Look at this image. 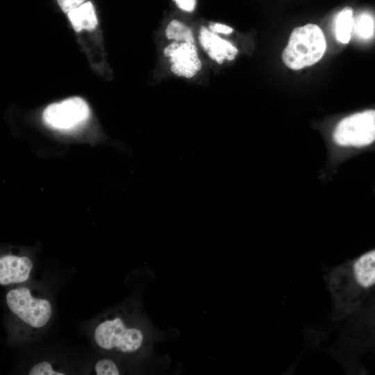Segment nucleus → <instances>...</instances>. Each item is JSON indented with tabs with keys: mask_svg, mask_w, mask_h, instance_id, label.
Segmentation results:
<instances>
[{
	"mask_svg": "<svg viewBox=\"0 0 375 375\" xmlns=\"http://www.w3.org/2000/svg\"><path fill=\"white\" fill-rule=\"evenodd\" d=\"M326 49L325 36L316 24H308L293 29L282 60L289 68L298 70L317 62Z\"/></svg>",
	"mask_w": 375,
	"mask_h": 375,
	"instance_id": "1",
	"label": "nucleus"
},
{
	"mask_svg": "<svg viewBox=\"0 0 375 375\" xmlns=\"http://www.w3.org/2000/svg\"><path fill=\"white\" fill-rule=\"evenodd\" d=\"M94 340L101 349L122 353L138 350L144 340L142 331L126 325L119 316L102 319L94 331Z\"/></svg>",
	"mask_w": 375,
	"mask_h": 375,
	"instance_id": "2",
	"label": "nucleus"
},
{
	"mask_svg": "<svg viewBox=\"0 0 375 375\" xmlns=\"http://www.w3.org/2000/svg\"><path fill=\"white\" fill-rule=\"evenodd\" d=\"M335 142L342 147H362L375 141V110H367L343 118L333 131Z\"/></svg>",
	"mask_w": 375,
	"mask_h": 375,
	"instance_id": "3",
	"label": "nucleus"
},
{
	"mask_svg": "<svg viewBox=\"0 0 375 375\" xmlns=\"http://www.w3.org/2000/svg\"><path fill=\"white\" fill-rule=\"evenodd\" d=\"M6 303L12 313L33 328L44 326L51 317L52 308L49 301L33 297L26 288L8 291Z\"/></svg>",
	"mask_w": 375,
	"mask_h": 375,
	"instance_id": "4",
	"label": "nucleus"
},
{
	"mask_svg": "<svg viewBox=\"0 0 375 375\" xmlns=\"http://www.w3.org/2000/svg\"><path fill=\"white\" fill-rule=\"evenodd\" d=\"M90 111L87 102L74 97L49 105L43 111L42 118L49 126L58 130H70L85 122Z\"/></svg>",
	"mask_w": 375,
	"mask_h": 375,
	"instance_id": "5",
	"label": "nucleus"
},
{
	"mask_svg": "<svg viewBox=\"0 0 375 375\" xmlns=\"http://www.w3.org/2000/svg\"><path fill=\"white\" fill-rule=\"evenodd\" d=\"M163 53L169 60L171 71L178 76L190 78L201 69L194 44L174 41L164 49Z\"/></svg>",
	"mask_w": 375,
	"mask_h": 375,
	"instance_id": "6",
	"label": "nucleus"
},
{
	"mask_svg": "<svg viewBox=\"0 0 375 375\" xmlns=\"http://www.w3.org/2000/svg\"><path fill=\"white\" fill-rule=\"evenodd\" d=\"M199 40L207 55L219 64H222L224 60H233L238 53L231 42L205 26L200 28Z\"/></svg>",
	"mask_w": 375,
	"mask_h": 375,
	"instance_id": "7",
	"label": "nucleus"
},
{
	"mask_svg": "<svg viewBox=\"0 0 375 375\" xmlns=\"http://www.w3.org/2000/svg\"><path fill=\"white\" fill-rule=\"evenodd\" d=\"M32 267L33 262L26 256H1L0 284L6 285L26 281L29 278Z\"/></svg>",
	"mask_w": 375,
	"mask_h": 375,
	"instance_id": "8",
	"label": "nucleus"
},
{
	"mask_svg": "<svg viewBox=\"0 0 375 375\" xmlns=\"http://www.w3.org/2000/svg\"><path fill=\"white\" fill-rule=\"evenodd\" d=\"M67 14L74 30L76 32L83 30L92 31L98 24L95 10L91 1L83 3Z\"/></svg>",
	"mask_w": 375,
	"mask_h": 375,
	"instance_id": "9",
	"label": "nucleus"
},
{
	"mask_svg": "<svg viewBox=\"0 0 375 375\" xmlns=\"http://www.w3.org/2000/svg\"><path fill=\"white\" fill-rule=\"evenodd\" d=\"M353 24V11L351 8L347 7L338 13L335 20V37L338 41L342 44H347L349 42Z\"/></svg>",
	"mask_w": 375,
	"mask_h": 375,
	"instance_id": "10",
	"label": "nucleus"
},
{
	"mask_svg": "<svg viewBox=\"0 0 375 375\" xmlns=\"http://www.w3.org/2000/svg\"><path fill=\"white\" fill-rule=\"evenodd\" d=\"M165 35L168 40L174 42L194 44L192 30L184 23L177 19H174L169 22L165 29Z\"/></svg>",
	"mask_w": 375,
	"mask_h": 375,
	"instance_id": "11",
	"label": "nucleus"
},
{
	"mask_svg": "<svg viewBox=\"0 0 375 375\" xmlns=\"http://www.w3.org/2000/svg\"><path fill=\"white\" fill-rule=\"evenodd\" d=\"M353 28L356 33L362 39L372 38L374 32V21L372 16L368 13H362L354 21Z\"/></svg>",
	"mask_w": 375,
	"mask_h": 375,
	"instance_id": "12",
	"label": "nucleus"
},
{
	"mask_svg": "<svg viewBox=\"0 0 375 375\" xmlns=\"http://www.w3.org/2000/svg\"><path fill=\"white\" fill-rule=\"evenodd\" d=\"M94 370L97 375H118L119 371L115 363L110 359L99 360L94 366Z\"/></svg>",
	"mask_w": 375,
	"mask_h": 375,
	"instance_id": "13",
	"label": "nucleus"
},
{
	"mask_svg": "<svg viewBox=\"0 0 375 375\" xmlns=\"http://www.w3.org/2000/svg\"><path fill=\"white\" fill-rule=\"evenodd\" d=\"M30 375H64L65 373L54 370L50 362H40L35 365L29 371Z\"/></svg>",
	"mask_w": 375,
	"mask_h": 375,
	"instance_id": "14",
	"label": "nucleus"
},
{
	"mask_svg": "<svg viewBox=\"0 0 375 375\" xmlns=\"http://www.w3.org/2000/svg\"><path fill=\"white\" fill-rule=\"evenodd\" d=\"M85 0H57V2L61 10L68 13L73 9L79 7L84 3Z\"/></svg>",
	"mask_w": 375,
	"mask_h": 375,
	"instance_id": "15",
	"label": "nucleus"
},
{
	"mask_svg": "<svg viewBox=\"0 0 375 375\" xmlns=\"http://www.w3.org/2000/svg\"><path fill=\"white\" fill-rule=\"evenodd\" d=\"M209 29L216 34L229 35L233 32V28L221 23H211Z\"/></svg>",
	"mask_w": 375,
	"mask_h": 375,
	"instance_id": "16",
	"label": "nucleus"
},
{
	"mask_svg": "<svg viewBox=\"0 0 375 375\" xmlns=\"http://www.w3.org/2000/svg\"><path fill=\"white\" fill-rule=\"evenodd\" d=\"M181 10L191 12L194 11L197 5V0H173Z\"/></svg>",
	"mask_w": 375,
	"mask_h": 375,
	"instance_id": "17",
	"label": "nucleus"
}]
</instances>
